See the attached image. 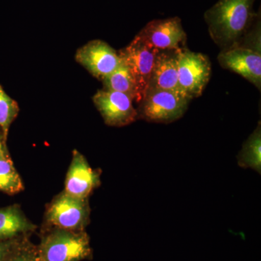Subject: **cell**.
Returning a JSON list of instances; mask_svg holds the SVG:
<instances>
[{
    "instance_id": "obj_8",
    "label": "cell",
    "mask_w": 261,
    "mask_h": 261,
    "mask_svg": "<svg viewBox=\"0 0 261 261\" xmlns=\"http://www.w3.org/2000/svg\"><path fill=\"white\" fill-rule=\"evenodd\" d=\"M75 58L91 74L100 81L112 73L122 62L119 53L107 43L98 39L80 48Z\"/></svg>"
},
{
    "instance_id": "obj_17",
    "label": "cell",
    "mask_w": 261,
    "mask_h": 261,
    "mask_svg": "<svg viewBox=\"0 0 261 261\" xmlns=\"http://www.w3.org/2000/svg\"><path fill=\"white\" fill-rule=\"evenodd\" d=\"M19 111L18 103L8 95L0 85V128L5 142L8 140L10 127L18 116Z\"/></svg>"
},
{
    "instance_id": "obj_13",
    "label": "cell",
    "mask_w": 261,
    "mask_h": 261,
    "mask_svg": "<svg viewBox=\"0 0 261 261\" xmlns=\"http://www.w3.org/2000/svg\"><path fill=\"white\" fill-rule=\"evenodd\" d=\"M36 228L18 205L0 208V241L25 237Z\"/></svg>"
},
{
    "instance_id": "obj_10",
    "label": "cell",
    "mask_w": 261,
    "mask_h": 261,
    "mask_svg": "<svg viewBox=\"0 0 261 261\" xmlns=\"http://www.w3.org/2000/svg\"><path fill=\"white\" fill-rule=\"evenodd\" d=\"M101 171L94 169L81 153L74 149L65 181L63 191L79 198H89V195L101 185Z\"/></svg>"
},
{
    "instance_id": "obj_3",
    "label": "cell",
    "mask_w": 261,
    "mask_h": 261,
    "mask_svg": "<svg viewBox=\"0 0 261 261\" xmlns=\"http://www.w3.org/2000/svg\"><path fill=\"white\" fill-rule=\"evenodd\" d=\"M90 212L89 198H79L63 191L48 204L44 220L49 228L83 231L89 224Z\"/></svg>"
},
{
    "instance_id": "obj_6",
    "label": "cell",
    "mask_w": 261,
    "mask_h": 261,
    "mask_svg": "<svg viewBox=\"0 0 261 261\" xmlns=\"http://www.w3.org/2000/svg\"><path fill=\"white\" fill-rule=\"evenodd\" d=\"M159 51L137 35L128 45L118 51L135 78L142 99L148 89L149 79Z\"/></svg>"
},
{
    "instance_id": "obj_15",
    "label": "cell",
    "mask_w": 261,
    "mask_h": 261,
    "mask_svg": "<svg viewBox=\"0 0 261 261\" xmlns=\"http://www.w3.org/2000/svg\"><path fill=\"white\" fill-rule=\"evenodd\" d=\"M240 167L251 168L260 173L261 171V127L260 122L255 130L244 143L238 156Z\"/></svg>"
},
{
    "instance_id": "obj_2",
    "label": "cell",
    "mask_w": 261,
    "mask_h": 261,
    "mask_svg": "<svg viewBox=\"0 0 261 261\" xmlns=\"http://www.w3.org/2000/svg\"><path fill=\"white\" fill-rule=\"evenodd\" d=\"M37 250L40 261H82L92 257L90 239L85 231L49 228Z\"/></svg>"
},
{
    "instance_id": "obj_20",
    "label": "cell",
    "mask_w": 261,
    "mask_h": 261,
    "mask_svg": "<svg viewBox=\"0 0 261 261\" xmlns=\"http://www.w3.org/2000/svg\"><path fill=\"white\" fill-rule=\"evenodd\" d=\"M9 154L7 148L6 142L3 140V136H0V159Z\"/></svg>"
},
{
    "instance_id": "obj_19",
    "label": "cell",
    "mask_w": 261,
    "mask_h": 261,
    "mask_svg": "<svg viewBox=\"0 0 261 261\" xmlns=\"http://www.w3.org/2000/svg\"><path fill=\"white\" fill-rule=\"evenodd\" d=\"M22 238L0 241V261H10V257Z\"/></svg>"
},
{
    "instance_id": "obj_12",
    "label": "cell",
    "mask_w": 261,
    "mask_h": 261,
    "mask_svg": "<svg viewBox=\"0 0 261 261\" xmlns=\"http://www.w3.org/2000/svg\"><path fill=\"white\" fill-rule=\"evenodd\" d=\"M177 53L178 50H159L147 89H162L184 95L178 83Z\"/></svg>"
},
{
    "instance_id": "obj_14",
    "label": "cell",
    "mask_w": 261,
    "mask_h": 261,
    "mask_svg": "<svg viewBox=\"0 0 261 261\" xmlns=\"http://www.w3.org/2000/svg\"><path fill=\"white\" fill-rule=\"evenodd\" d=\"M104 89L121 92L128 95L133 101L142 100L137 84L128 66L123 61L112 73L102 80Z\"/></svg>"
},
{
    "instance_id": "obj_18",
    "label": "cell",
    "mask_w": 261,
    "mask_h": 261,
    "mask_svg": "<svg viewBox=\"0 0 261 261\" xmlns=\"http://www.w3.org/2000/svg\"><path fill=\"white\" fill-rule=\"evenodd\" d=\"M10 261H40L38 256L37 247L25 238H21L15 249Z\"/></svg>"
},
{
    "instance_id": "obj_5",
    "label": "cell",
    "mask_w": 261,
    "mask_h": 261,
    "mask_svg": "<svg viewBox=\"0 0 261 261\" xmlns=\"http://www.w3.org/2000/svg\"><path fill=\"white\" fill-rule=\"evenodd\" d=\"M178 83L182 93L190 99L200 97L210 80L211 64L209 58L202 53L178 50Z\"/></svg>"
},
{
    "instance_id": "obj_9",
    "label": "cell",
    "mask_w": 261,
    "mask_h": 261,
    "mask_svg": "<svg viewBox=\"0 0 261 261\" xmlns=\"http://www.w3.org/2000/svg\"><path fill=\"white\" fill-rule=\"evenodd\" d=\"M94 106L108 126H127L137 119L133 100L126 94L115 91H97L93 97Z\"/></svg>"
},
{
    "instance_id": "obj_16",
    "label": "cell",
    "mask_w": 261,
    "mask_h": 261,
    "mask_svg": "<svg viewBox=\"0 0 261 261\" xmlns=\"http://www.w3.org/2000/svg\"><path fill=\"white\" fill-rule=\"evenodd\" d=\"M24 190V185L10 154L0 159V192L14 195Z\"/></svg>"
},
{
    "instance_id": "obj_11",
    "label": "cell",
    "mask_w": 261,
    "mask_h": 261,
    "mask_svg": "<svg viewBox=\"0 0 261 261\" xmlns=\"http://www.w3.org/2000/svg\"><path fill=\"white\" fill-rule=\"evenodd\" d=\"M218 61L223 68L242 75L260 91V51L241 46L222 49Z\"/></svg>"
},
{
    "instance_id": "obj_4",
    "label": "cell",
    "mask_w": 261,
    "mask_h": 261,
    "mask_svg": "<svg viewBox=\"0 0 261 261\" xmlns=\"http://www.w3.org/2000/svg\"><path fill=\"white\" fill-rule=\"evenodd\" d=\"M190 99L182 94L149 89L139 103L137 118L152 123H171L184 116Z\"/></svg>"
},
{
    "instance_id": "obj_7",
    "label": "cell",
    "mask_w": 261,
    "mask_h": 261,
    "mask_svg": "<svg viewBox=\"0 0 261 261\" xmlns=\"http://www.w3.org/2000/svg\"><path fill=\"white\" fill-rule=\"evenodd\" d=\"M151 47L159 50H178L185 48L187 35L178 17L149 22L137 34Z\"/></svg>"
},
{
    "instance_id": "obj_1",
    "label": "cell",
    "mask_w": 261,
    "mask_h": 261,
    "mask_svg": "<svg viewBox=\"0 0 261 261\" xmlns=\"http://www.w3.org/2000/svg\"><path fill=\"white\" fill-rule=\"evenodd\" d=\"M255 0H219L205 13L211 37L222 49L243 44L260 14L254 12Z\"/></svg>"
}]
</instances>
